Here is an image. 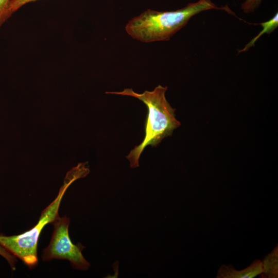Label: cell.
Wrapping results in <instances>:
<instances>
[{
  "label": "cell",
  "instance_id": "1",
  "mask_svg": "<svg viewBox=\"0 0 278 278\" xmlns=\"http://www.w3.org/2000/svg\"><path fill=\"white\" fill-rule=\"evenodd\" d=\"M167 89V86L159 85L153 91H145L141 94L134 92L132 89H125L121 92H106L107 94L135 97L144 102L148 109L145 137L142 143L135 146L126 156L131 168L139 166L140 155L147 146H157L162 139L171 135L173 130L181 125L175 117V109L171 107L165 98Z\"/></svg>",
  "mask_w": 278,
  "mask_h": 278
},
{
  "label": "cell",
  "instance_id": "2",
  "mask_svg": "<svg viewBox=\"0 0 278 278\" xmlns=\"http://www.w3.org/2000/svg\"><path fill=\"white\" fill-rule=\"evenodd\" d=\"M219 9L211 0H199L171 11L148 9L131 19L125 29L133 39L142 42L167 41L183 28L190 19L210 9Z\"/></svg>",
  "mask_w": 278,
  "mask_h": 278
},
{
  "label": "cell",
  "instance_id": "3",
  "mask_svg": "<svg viewBox=\"0 0 278 278\" xmlns=\"http://www.w3.org/2000/svg\"><path fill=\"white\" fill-rule=\"evenodd\" d=\"M85 163H79L66 175L63 185L54 199L41 213L38 223L30 230L22 234L6 236L0 234V246L30 268L38 264L37 247L40 234L48 223H52L58 217L61 200L68 187L75 180L85 177L89 169Z\"/></svg>",
  "mask_w": 278,
  "mask_h": 278
},
{
  "label": "cell",
  "instance_id": "4",
  "mask_svg": "<svg viewBox=\"0 0 278 278\" xmlns=\"http://www.w3.org/2000/svg\"><path fill=\"white\" fill-rule=\"evenodd\" d=\"M70 221L66 216L58 217L52 223L54 231L48 246L43 250L42 259H66L74 268L86 270L90 265L82 254L84 247L81 244L75 245L71 241L68 234Z\"/></svg>",
  "mask_w": 278,
  "mask_h": 278
},
{
  "label": "cell",
  "instance_id": "5",
  "mask_svg": "<svg viewBox=\"0 0 278 278\" xmlns=\"http://www.w3.org/2000/svg\"><path fill=\"white\" fill-rule=\"evenodd\" d=\"M263 272L262 262L256 260L249 267L237 270L232 265H222L218 270V278H252Z\"/></svg>",
  "mask_w": 278,
  "mask_h": 278
},
{
  "label": "cell",
  "instance_id": "6",
  "mask_svg": "<svg viewBox=\"0 0 278 278\" xmlns=\"http://www.w3.org/2000/svg\"><path fill=\"white\" fill-rule=\"evenodd\" d=\"M278 248L275 247L262 262L263 272L267 277L276 278L278 276Z\"/></svg>",
  "mask_w": 278,
  "mask_h": 278
},
{
  "label": "cell",
  "instance_id": "7",
  "mask_svg": "<svg viewBox=\"0 0 278 278\" xmlns=\"http://www.w3.org/2000/svg\"><path fill=\"white\" fill-rule=\"evenodd\" d=\"M260 25H261L263 27V29L261 31L256 37L252 39L242 49L238 50L239 53L247 51L250 47L254 46L255 42L262 34L264 33L269 34L277 28L278 26V13H275L273 18L266 22L260 23Z\"/></svg>",
  "mask_w": 278,
  "mask_h": 278
},
{
  "label": "cell",
  "instance_id": "8",
  "mask_svg": "<svg viewBox=\"0 0 278 278\" xmlns=\"http://www.w3.org/2000/svg\"><path fill=\"white\" fill-rule=\"evenodd\" d=\"M38 0H9L7 10V17L8 19L12 14L24 5Z\"/></svg>",
  "mask_w": 278,
  "mask_h": 278
},
{
  "label": "cell",
  "instance_id": "9",
  "mask_svg": "<svg viewBox=\"0 0 278 278\" xmlns=\"http://www.w3.org/2000/svg\"><path fill=\"white\" fill-rule=\"evenodd\" d=\"M261 0H246L241 5V8L246 13L253 12L260 3Z\"/></svg>",
  "mask_w": 278,
  "mask_h": 278
},
{
  "label": "cell",
  "instance_id": "10",
  "mask_svg": "<svg viewBox=\"0 0 278 278\" xmlns=\"http://www.w3.org/2000/svg\"><path fill=\"white\" fill-rule=\"evenodd\" d=\"M9 0H0V27L8 20L7 10Z\"/></svg>",
  "mask_w": 278,
  "mask_h": 278
},
{
  "label": "cell",
  "instance_id": "11",
  "mask_svg": "<svg viewBox=\"0 0 278 278\" xmlns=\"http://www.w3.org/2000/svg\"><path fill=\"white\" fill-rule=\"evenodd\" d=\"M0 255L6 259L12 268L14 267L15 256L1 246Z\"/></svg>",
  "mask_w": 278,
  "mask_h": 278
}]
</instances>
